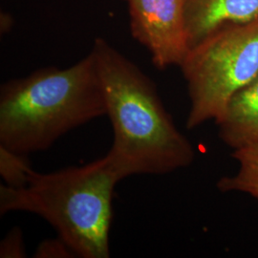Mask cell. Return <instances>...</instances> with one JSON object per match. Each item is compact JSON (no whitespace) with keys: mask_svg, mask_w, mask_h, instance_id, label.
I'll return each mask as SVG.
<instances>
[{"mask_svg":"<svg viewBox=\"0 0 258 258\" xmlns=\"http://www.w3.org/2000/svg\"><path fill=\"white\" fill-rule=\"evenodd\" d=\"M36 258H73L77 257L73 249L59 236L52 239L41 241L34 252Z\"/></svg>","mask_w":258,"mask_h":258,"instance_id":"30bf717a","label":"cell"},{"mask_svg":"<svg viewBox=\"0 0 258 258\" xmlns=\"http://www.w3.org/2000/svg\"><path fill=\"white\" fill-rule=\"evenodd\" d=\"M106 116L90 52L74 65L39 69L0 88V145L27 154L51 148L71 130Z\"/></svg>","mask_w":258,"mask_h":258,"instance_id":"7a4b0ae2","label":"cell"},{"mask_svg":"<svg viewBox=\"0 0 258 258\" xmlns=\"http://www.w3.org/2000/svg\"><path fill=\"white\" fill-rule=\"evenodd\" d=\"M91 53L114 133L107 155L122 179L190 166L194 146L177 128L150 78L103 38L95 39Z\"/></svg>","mask_w":258,"mask_h":258,"instance_id":"6da1fadb","label":"cell"},{"mask_svg":"<svg viewBox=\"0 0 258 258\" xmlns=\"http://www.w3.org/2000/svg\"><path fill=\"white\" fill-rule=\"evenodd\" d=\"M128 7L133 37L164 70L180 66L189 51L184 0H123Z\"/></svg>","mask_w":258,"mask_h":258,"instance_id":"5b68a950","label":"cell"},{"mask_svg":"<svg viewBox=\"0 0 258 258\" xmlns=\"http://www.w3.org/2000/svg\"><path fill=\"white\" fill-rule=\"evenodd\" d=\"M35 170L27 154L19 153L0 145V175L4 184L20 188L27 185Z\"/></svg>","mask_w":258,"mask_h":258,"instance_id":"9c48e42d","label":"cell"},{"mask_svg":"<svg viewBox=\"0 0 258 258\" xmlns=\"http://www.w3.org/2000/svg\"><path fill=\"white\" fill-rule=\"evenodd\" d=\"M122 180L105 156L50 173L34 171L27 185H0V214L25 212L45 219L77 257L110 256L113 195Z\"/></svg>","mask_w":258,"mask_h":258,"instance_id":"3957f363","label":"cell"},{"mask_svg":"<svg viewBox=\"0 0 258 258\" xmlns=\"http://www.w3.org/2000/svg\"><path fill=\"white\" fill-rule=\"evenodd\" d=\"M179 67L190 100L186 127L215 121L258 76V19L217 28L189 49Z\"/></svg>","mask_w":258,"mask_h":258,"instance_id":"277c9868","label":"cell"},{"mask_svg":"<svg viewBox=\"0 0 258 258\" xmlns=\"http://www.w3.org/2000/svg\"><path fill=\"white\" fill-rule=\"evenodd\" d=\"M215 123L222 142L233 150L258 145V76L231 98Z\"/></svg>","mask_w":258,"mask_h":258,"instance_id":"52a82bcc","label":"cell"},{"mask_svg":"<svg viewBox=\"0 0 258 258\" xmlns=\"http://www.w3.org/2000/svg\"><path fill=\"white\" fill-rule=\"evenodd\" d=\"M23 233L19 227H14L0 242V257H26Z\"/></svg>","mask_w":258,"mask_h":258,"instance_id":"8fae6325","label":"cell"},{"mask_svg":"<svg viewBox=\"0 0 258 258\" xmlns=\"http://www.w3.org/2000/svg\"><path fill=\"white\" fill-rule=\"evenodd\" d=\"M232 157L238 163L237 171L217 182L221 192L248 194L258 204V145L233 150Z\"/></svg>","mask_w":258,"mask_h":258,"instance_id":"ba28073f","label":"cell"},{"mask_svg":"<svg viewBox=\"0 0 258 258\" xmlns=\"http://www.w3.org/2000/svg\"><path fill=\"white\" fill-rule=\"evenodd\" d=\"M189 49L228 23L258 19V0H184Z\"/></svg>","mask_w":258,"mask_h":258,"instance_id":"8992f818","label":"cell"}]
</instances>
